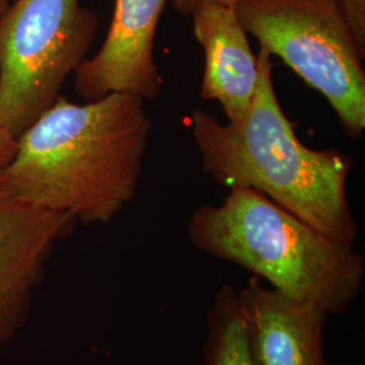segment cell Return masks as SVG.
Returning a JSON list of instances; mask_svg holds the SVG:
<instances>
[{
  "label": "cell",
  "mask_w": 365,
  "mask_h": 365,
  "mask_svg": "<svg viewBox=\"0 0 365 365\" xmlns=\"http://www.w3.org/2000/svg\"><path fill=\"white\" fill-rule=\"evenodd\" d=\"M168 1L115 0L102 48L73 72L75 91L84 102L117 92L137 95L145 102L156 99L163 78L155 61V41Z\"/></svg>",
  "instance_id": "obj_6"
},
{
  "label": "cell",
  "mask_w": 365,
  "mask_h": 365,
  "mask_svg": "<svg viewBox=\"0 0 365 365\" xmlns=\"http://www.w3.org/2000/svg\"><path fill=\"white\" fill-rule=\"evenodd\" d=\"M170 4L173 9L182 15H188L191 16L192 14L207 7V6H226V7H233L238 3V0H170Z\"/></svg>",
  "instance_id": "obj_12"
},
{
  "label": "cell",
  "mask_w": 365,
  "mask_h": 365,
  "mask_svg": "<svg viewBox=\"0 0 365 365\" xmlns=\"http://www.w3.org/2000/svg\"><path fill=\"white\" fill-rule=\"evenodd\" d=\"M339 4L357 42L365 49V0H339Z\"/></svg>",
  "instance_id": "obj_11"
},
{
  "label": "cell",
  "mask_w": 365,
  "mask_h": 365,
  "mask_svg": "<svg viewBox=\"0 0 365 365\" xmlns=\"http://www.w3.org/2000/svg\"><path fill=\"white\" fill-rule=\"evenodd\" d=\"M10 3H11V0H0V11L3 13Z\"/></svg>",
  "instance_id": "obj_14"
},
{
  "label": "cell",
  "mask_w": 365,
  "mask_h": 365,
  "mask_svg": "<svg viewBox=\"0 0 365 365\" xmlns=\"http://www.w3.org/2000/svg\"><path fill=\"white\" fill-rule=\"evenodd\" d=\"M150 130L137 95L83 105L60 95L16 137L0 191L86 225L113 221L135 196Z\"/></svg>",
  "instance_id": "obj_1"
},
{
  "label": "cell",
  "mask_w": 365,
  "mask_h": 365,
  "mask_svg": "<svg viewBox=\"0 0 365 365\" xmlns=\"http://www.w3.org/2000/svg\"><path fill=\"white\" fill-rule=\"evenodd\" d=\"M99 18L80 0H14L0 15V130L16 138L86 60Z\"/></svg>",
  "instance_id": "obj_5"
},
{
  "label": "cell",
  "mask_w": 365,
  "mask_h": 365,
  "mask_svg": "<svg viewBox=\"0 0 365 365\" xmlns=\"http://www.w3.org/2000/svg\"><path fill=\"white\" fill-rule=\"evenodd\" d=\"M187 237L197 250L327 315L344 313L364 283V256L353 244L318 232L250 188L233 187L221 205L197 207Z\"/></svg>",
  "instance_id": "obj_3"
},
{
  "label": "cell",
  "mask_w": 365,
  "mask_h": 365,
  "mask_svg": "<svg viewBox=\"0 0 365 365\" xmlns=\"http://www.w3.org/2000/svg\"><path fill=\"white\" fill-rule=\"evenodd\" d=\"M238 302L253 365H329L324 310L264 286L256 276Z\"/></svg>",
  "instance_id": "obj_8"
},
{
  "label": "cell",
  "mask_w": 365,
  "mask_h": 365,
  "mask_svg": "<svg viewBox=\"0 0 365 365\" xmlns=\"http://www.w3.org/2000/svg\"><path fill=\"white\" fill-rule=\"evenodd\" d=\"M75 223L66 212L0 191V345L24 324L45 262Z\"/></svg>",
  "instance_id": "obj_7"
},
{
  "label": "cell",
  "mask_w": 365,
  "mask_h": 365,
  "mask_svg": "<svg viewBox=\"0 0 365 365\" xmlns=\"http://www.w3.org/2000/svg\"><path fill=\"white\" fill-rule=\"evenodd\" d=\"M203 365H253L238 292L229 284L218 288L207 314Z\"/></svg>",
  "instance_id": "obj_10"
},
{
  "label": "cell",
  "mask_w": 365,
  "mask_h": 365,
  "mask_svg": "<svg viewBox=\"0 0 365 365\" xmlns=\"http://www.w3.org/2000/svg\"><path fill=\"white\" fill-rule=\"evenodd\" d=\"M16 150V138L6 131L0 130V172L13 160Z\"/></svg>",
  "instance_id": "obj_13"
},
{
  "label": "cell",
  "mask_w": 365,
  "mask_h": 365,
  "mask_svg": "<svg viewBox=\"0 0 365 365\" xmlns=\"http://www.w3.org/2000/svg\"><path fill=\"white\" fill-rule=\"evenodd\" d=\"M272 57L257 54L259 76L247 114L220 123L196 108L191 131L202 170L218 184L250 188L318 232L353 244L359 225L348 199L352 160L336 148L303 144L274 91Z\"/></svg>",
  "instance_id": "obj_2"
},
{
  "label": "cell",
  "mask_w": 365,
  "mask_h": 365,
  "mask_svg": "<svg viewBox=\"0 0 365 365\" xmlns=\"http://www.w3.org/2000/svg\"><path fill=\"white\" fill-rule=\"evenodd\" d=\"M235 10L260 51L324 95L349 137L364 134L365 49L339 0H238Z\"/></svg>",
  "instance_id": "obj_4"
},
{
  "label": "cell",
  "mask_w": 365,
  "mask_h": 365,
  "mask_svg": "<svg viewBox=\"0 0 365 365\" xmlns=\"http://www.w3.org/2000/svg\"><path fill=\"white\" fill-rule=\"evenodd\" d=\"M191 16L196 41L205 52L200 95L217 101L227 120L237 122L247 114L256 91L257 56L233 7L207 6Z\"/></svg>",
  "instance_id": "obj_9"
},
{
  "label": "cell",
  "mask_w": 365,
  "mask_h": 365,
  "mask_svg": "<svg viewBox=\"0 0 365 365\" xmlns=\"http://www.w3.org/2000/svg\"><path fill=\"white\" fill-rule=\"evenodd\" d=\"M1 14H3V13H1V11H0V15H1Z\"/></svg>",
  "instance_id": "obj_15"
}]
</instances>
